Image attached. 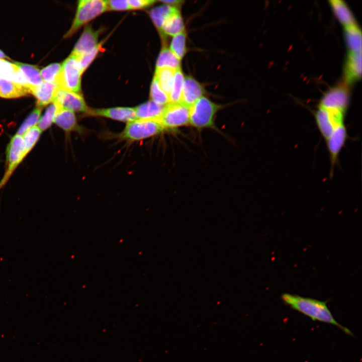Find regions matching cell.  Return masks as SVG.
Masks as SVG:
<instances>
[{
	"mask_svg": "<svg viewBox=\"0 0 362 362\" xmlns=\"http://www.w3.org/2000/svg\"><path fill=\"white\" fill-rule=\"evenodd\" d=\"M57 109V104L53 103L47 108L43 115L40 117L37 126L42 132L46 130L51 126L53 122Z\"/></svg>",
	"mask_w": 362,
	"mask_h": 362,
	"instance_id": "f1b7e54d",
	"label": "cell"
},
{
	"mask_svg": "<svg viewBox=\"0 0 362 362\" xmlns=\"http://www.w3.org/2000/svg\"><path fill=\"white\" fill-rule=\"evenodd\" d=\"M166 5H163L152 9L150 12V16L155 26L161 32L163 24L171 13L173 8Z\"/></svg>",
	"mask_w": 362,
	"mask_h": 362,
	"instance_id": "d4e9b609",
	"label": "cell"
},
{
	"mask_svg": "<svg viewBox=\"0 0 362 362\" xmlns=\"http://www.w3.org/2000/svg\"><path fill=\"white\" fill-rule=\"evenodd\" d=\"M0 58H9L1 50H0Z\"/></svg>",
	"mask_w": 362,
	"mask_h": 362,
	"instance_id": "8d00e7d4",
	"label": "cell"
},
{
	"mask_svg": "<svg viewBox=\"0 0 362 362\" xmlns=\"http://www.w3.org/2000/svg\"><path fill=\"white\" fill-rule=\"evenodd\" d=\"M184 30V23L180 11L175 7L163 24L161 35L174 36Z\"/></svg>",
	"mask_w": 362,
	"mask_h": 362,
	"instance_id": "2e32d148",
	"label": "cell"
},
{
	"mask_svg": "<svg viewBox=\"0 0 362 362\" xmlns=\"http://www.w3.org/2000/svg\"><path fill=\"white\" fill-rule=\"evenodd\" d=\"M53 103L73 112L86 113L89 108L80 93L67 91L58 88Z\"/></svg>",
	"mask_w": 362,
	"mask_h": 362,
	"instance_id": "ba28073f",
	"label": "cell"
},
{
	"mask_svg": "<svg viewBox=\"0 0 362 362\" xmlns=\"http://www.w3.org/2000/svg\"><path fill=\"white\" fill-rule=\"evenodd\" d=\"M329 2L334 15L344 27L356 24L353 14L344 1L331 0Z\"/></svg>",
	"mask_w": 362,
	"mask_h": 362,
	"instance_id": "d6986e66",
	"label": "cell"
},
{
	"mask_svg": "<svg viewBox=\"0 0 362 362\" xmlns=\"http://www.w3.org/2000/svg\"><path fill=\"white\" fill-rule=\"evenodd\" d=\"M31 94L29 88L0 77V97L13 99Z\"/></svg>",
	"mask_w": 362,
	"mask_h": 362,
	"instance_id": "ac0fdd59",
	"label": "cell"
},
{
	"mask_svg": "<svg viewBox=\"0 0 362 362\" xmlns=\"http://www.w3.org/2000/svg\"><path fill=\"white\" fill-rule=\"evenodd\" d=\"M41 110L36 107L21 124L16 134L22 136L29 129L36 126L41 117Z\"/></svg>",
	"mask_w": 362,
	"mask_h": 362,
	"instance_id": "4dcf8cb0",
	"label": "cell"
},
{
	"mask_svg": "<svg viewBox=\"0 0 362 362\" xmlns=\"http://www.w3.org/2000/svg\"><path fill=\"white\" fill-rule=\"evenodd\" d=\"M82 73L78 57L71 54L62 64L55 83L59 88L79 93Z\"/></svg>",
	"mask_w": 362,
	"mask_h": 362,
	"instance_id": "277c9868",
	"label": "cell"
},
{
	"mask_svg": "<svg viewBox=\"0 0 362 362\" xmlns=\"http://www.w3.org/2000/svg\"><path fill=\"white\" fill-rule=\"evenodd\" d=\"M162 68L175 70L180 68V60L166 46L162 48L156 64V69Z\"/></svg>",
	"mask_w": 362,
	"mask_h": 362,
	"instance_id": "44dd1931",
	"label": "cell"
},
{
	"mask_svg": "<svg viewBox=\"0 0 362 362\" xmlns=\"http://www.w3.org/2000/svg\"><path fill=\"white\" fill-rule=\"evenodd\" d=\"M175 70L168 68L156 69L154 76L161 89L168 96L171 92Z\"/></svg>",
	"mask_w": 362,
	"mask_h": 362,
	"instance_id": "603a6c76",
	"label": "cell"
},
{
	"mask_svg": "<svg viewBox=\"0 0 362 362\" xmlns=\"http://www.w3.org/2000/svg\"><path fill=\"white\" fill-rule=\"evenodd\" d=\"M361 76V51H349L344 66V77L347 85L360 79Z\"/></svg>",
	"mask_w": 362,
	"mask_h": 362,
	"instance_id": "7c38bea8",
	"label": "cell"
},
{
	"mask_svg": "<svg viewBox=\"0 0 362 362\" xmlns=\"http://www.w3.org/2000/svg\"><path fill=\"white\" fill-rule=\"evenodd\" d=\"M25 146L22 136H13L6 150V169L0 181V190L6 184L17 166L25 157Z\"/></svg>",
	"mask_w": 362,
	"mask_h": 362,
	"instance_id": "52a82bcc",
	"label": "cell"
},
{
	"mask_svg": "<svg viewBox=\"0 0 362 362\" xmlns=\"http://www.w3.org/2000/svg\"><path fill=\"white\" fill-rule=\"evenodd\" d=\"M107 10V1H79L76 15L72 26L66 34L65 37L71 36L83 25Z\"/></svg>",
	"mask_w": 362,
	"mask_h": 362,
	"instance_id": "5b68a950",
	"label": "cell"
},
{
	"mask_svg": "<svg viewBox=\"0 0 362 362\" xmlns=\"http://www.w3.org/2000/svg\"><path fill=\"white\" fill-rule=\"evenodd\" d=\"M164 106L149 101L134 108L136 119L159 120Z\"/></svg>",
	"mask_w": 362,
	"mask_h": 362,
	"instance_id": "e0dca14e",
	"label": "cell"
},
{
	"mask_svg": "<svg viewBox=\"0 0 362 362\" xmlns=\"http://www.w3.org/2000/svg\"><path fill=\"white\" fill-rule=\"evenodd\" d=\"M281 299L286 305L309 317L312 320L335 325L346 334L353 336L349 329L335 319L325 301L288 293L283 294Z\"/></svg>",
	"mask_w": 362,
	"mask_h": 362,
	"instance_id": "6da1fadb",
	"label": "cell"
},
{
	"mask_svg": "<svg viewBox=\"0 0 362 362\" xmlns=\"http://www.w3.org/2000/svg\"><path fill=\"white\" fill-rule=\"evenodd\" d=\"M186 33L185 31L174 35L171 41L169 49L180 60L186 54Z\"/></svg>",
	"mask_w": 362,
	"mask_h": 362,
	"instance_id": "484cf974",
	"label": "cell"
},
{
	"mask_svg": "<svg viewBox=\"0 0 362 362\" xmlns=\"http://www.w3.org/2000/svg\"><path fill=\"white\" fill-rule=\"evenodd\" d=\"M58 86L55 83L44 81L38 86H31V94L37 99L36 107L42 109L44 106L53 103Z\"/></svg>",
	"mask_w": 362,
	"mask_h": 362,
	"instance_id": "5bb4252c",
	"label": "cell"
},
{
	"mask_svg": "<svg viewBox=\"0 0 362 362\" xmlns=\"http://www.w3.org/2000/svg\"><path fill=\"white\" fill-rule=\"evenodd\" d=\"M150 97L151 101L161 106H164L169 103L168 96L161 89L155 76L150 87Z\"/></svg>",
	"mask_w": 362,
	"mask_h": 362,
	"instance_id": "4316f807",
	"label": "cell"
},
{
	"mask_svg": "<svg viewBox=\"0 0 362 362\" xmlns=\"http://www.w3.org/2000/svg\"><path fill=\"white\" fill-rule=\"evenodd\" d=\"M161 2L163 3V4L166 5L171 7H176L177 8L178 6H180L184 2L182 1H176V0H173V1H160Z\"/></svg>",
	"mask_w": 362,
	"mask_h": 362,
	"instance_id": "d590c367",
	"label": "cell"
},
{
	"mask_svg": "<svg viewBox=\"0 0 362 362\" xmlns=\"http://www.w3.org/2000/svg\"><path fill=\"white\" fill-rule=\"evenodd\" d=\"M184 78L185 76L180 68L175 70L172 86L169 95V103L181 102Z\"/></svg>",
	"mask_w": 362,
	"mask_h": 362,
	"instance_id": "cb8c5ba5",
	"label": "cell"
},
{
	"mask_svg": "<svg viewBox=\"0 0 362 362\" xmlns=\"http://www.w3.org/2000/svg\"><path fill=\"white\" fill-rule=\"evenodd\" d=\"M221 108L203 96L190 107L189 124L198 130L214 129L216 114Z\"/></svg>",
	"mask_w": 362,
	"mask_h": 362,
	"instance_id": "7a4b0ae2",
	"label": "cell"
},
{
	"mask_svg": "<svg viewBox=\"0 0 362 362\" xmlns=\"http://www.w3.org/2000/svg\"><path fill=\"white\" fill-rule=\"evenodd\" d=\"M350 93L347 85H339L329 89L322 96L318 105L348 109Z\"/></svg>",
	"mask_w": 362,
	"mask_h": 362,
	"instance_id": "30bf717a",
	"label": "cell"
},
{
	"mask_svg": "<svg viewBox=\"0 0 362 362\" xmlns=\"http://www.w3.org/2000/svg\"><path fill=\"white\" fill-rule=\"evenodd\" d=\"M88 116L101 117L124 122L136 119L134 108L115 107L106 109H88L85 113Z\"/></svg>",
	"mask_w": 362,
	"mask_h": 362,
	"instance_id": "9c48e42d",
	"label": "cell"
},
{
	"mask_svg": "<svg viewBox=\"0 0 362 362\" xmlns=\"http://www.w3.org/2000/svg\"><path fill=\"white\" fill-rule=\"evenodd\" d=\"M100 31L87 26L75 44L71 54L79 57L94 50L98 45Z\"/></svg>",
	"mask_w": 362,
	"mask_h": 362,
	"instance_id": "8fae6325",
	"label": "cell"
},
{
	"mask_svg": "<svg viewBox=\"0 0 362 362\" xmlns=\"http://www.w3.org/2000/svg\"><path fill=\"white\" fill-rule=\"evenodd\" d=\"M205 89L203 85L191 76L184 78L181 102L189 108L203 97Z\"/></svg>",
	"mask_w": 362,
	"mask_h": 362,
	"instance_id": "4fadbf2b",
	"label": "cell"
},
{
	"mask_svg": "<svg viewBox=\"0 0 362 362\" xmlns=\"http://www.w3.org/2000/svg\"><path fill=\"white\" fill-rule=\"evenodd\" d=\"M100 47L101 45L99 44V45L90 52L78 57L80 69L82 73L94 59L99 51Z\"/></svg>",
	"mask_w": 362,
	"mask_h": 362,
	"instance_id": "d6a6232c",
	"label": "cell"
},
{
	"mask_svg": "<svg viewBox=\"0 0 362 362\" xmlns=\"http://www.w3.org/2000/svg\"><path fill=\"white\" fill-rule=\"evenodd\" d=\"M190 108L182 102L164 106L158 120L164 130H173L189 124Z\"/></svg>",
	"mask_w": 362,
	"mask_h": 362,
	"instance_id": "8992f818",
	"label": "cell"
},
{
	"mask_svg": "<svg viewBox=\"0 0 362 362\" xmlns=\"http://www.w3.org/2000/svg\"><path fill=\"white\" fill-rule=\"evenodd\" d=\"M41 133L42 131L36 125L29 129L22 135L25 146L24 155L25 157L33 148Z\"/></svg>",
	"mask_w": 362,
	"mask_h": 362,
	"instance_id": "83f0119b",
	"label": "cell"
},
{
	"mask_svg": "<svg viewBox=\"0 0 362 362\" xmlns=\"http://www.w3.org/2000/svg\"><path fill=\"white\" fill-rule=\"evenodd\" d=\"M61 66L59 63H53L42 69L40 71L42 79L45 82L55 83Z\"/></svg>",
	"mask_w": 362,
	"mask_h": 362,
	"instance_id": "1f68e13d",
	"label": "cell"
},
{
	"mask_svg": "<svg viewBox=\"0 0 362 362\" xmlns=\"http://www.w3.org/2000/svg\"><path fill=\"white\" fill-rule=\"evenodd\" d=\"M20 70L15 63L0 59V77L13 82Z\"/></svg>",
	"mask_w": 362,
	"mask_h": 362,
	"instance_id": "f546056e",
	"label": "cell"
},
{
	"mask_svg": "<svg viewBox=\"0 0 362 362\" xmlns=\"http://www.w3.org/2000/svg\"><path fill=\"white\" fill-rule=\"evenodd\" d=\"M163 131L158 120L136 119L127 123L117 137L120 140L134 142L153 137Z\"/></svg>",
	"mask_w": 362,
	"mask_h": 362,
	"instance_id": "3957f363",
	"label": "cell"
},
{
	"mask_svg": "<svg viewBox=\"0 0 362 362\" xmlns=\"http://www.w3.org/2000/svg\"><path fill=\"white\" fill-rule=\"evenodd\" d=\"M15 64L19 67L30 85L38 86L42 83L40 71L36 66L17 62Z\"/></svg>",
	"mask_w": 362,
	"mask_h": 362,
	"instance_id": "7402d4cb",
	"label": "cell"
},
{
	"mask_svg": "<svg viewBox=\"0 0 362 362\" xmlns=\"http://www.w3.org/2000/svg\"><path fill=\"white\" fill-rule=\"evenodd\" d=\"M57 105L53 122L66 132L80 131L74 113Z\"/></svg>",
	"mask_w": 362,
	"mask_h": 362,
	"instance_id": "9a60e30c",
	"label": "cell"
},
{
	"mask_svg": "<svg viewBox=\"0 0 362 362\" xmlns=\"http://www.w3.org/2000/svg\"><path fill=\"white\" fill-rule=\"evenodd\" d=\"M344 37L349 51H361V32L357 24L344 27Z\"/></svg>",
	"mask_w": 362,
	"mask_h": 362,
	"instance_id": "ffe728a7",
	"label": "cell"
},
{
	"mask_svg": "<svg viewBox=\"0 0 362 362\" xmlns=\"http://www.w3.org/2000/svg\"><path fill=\"white\" fill-rule=\"evenodd\" d=\"M130 9H140L152 5L155 2L152 0H129L128 1Z\"/></svg>",
	"mask_w": 362,
	"mask_h": 362,
	"instance_id": "e575fe53",
	"label": "cell"
},
{
	"mask_svg": "<svg viewBox=\"0 0 362 362\" xmlns=\"http://www.w3.org/2000/svg\"><path fill=\"white\" fill-rule=\"evenodd\" d=\"M108 10L113 11H123L130 10L128 1L111 0L107 1Z\"/></svg>",
	"mask_w": 362,
	"mask_h": 362,
	"instance_id": "836d02e7",
	"label": "cell"
}]
</instances>
